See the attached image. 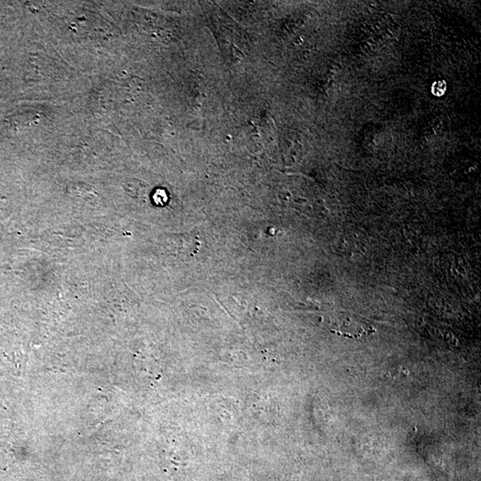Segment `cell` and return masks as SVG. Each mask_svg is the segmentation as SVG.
Wrapping results in <instances>:
<instances>
[{"label": "cell", "instance_id": "obj_1", "mask_svg": "<svg viewBox=\"0 0 481 481\" xmlns=\"http://www.w3.org/2000/svg\"><path fill=\"white\" fill-rule=\"evenodd\" d=\"M447 84L445 81H437L433 86V93L437 97H441L446 92Z\"/></svg>", "mask_w": 481, "mask_h": 481}]
</instances>
